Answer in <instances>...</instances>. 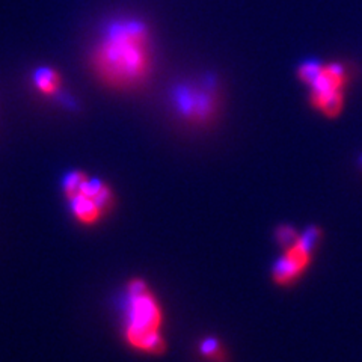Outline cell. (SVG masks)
<instances>
[{"instance_id":"6da1fadb","label":"cell","mask_w":362,"mask_h":362,"mask_svg":"<svg viewBox=\"0 0 362 362\" xmlns=\"http://www.w3.org/2000/svg\"><path fill=\"white\" fill-rule=\"evenodd\" d=\"M95 71L110 86L127 88L141 83L150 71V33L136 18L110 21L94 53Z\"/></svg>"},{"instance_id":"7a4b0ae2","label":"cell","mask_w":362,"mask_h":362,"mask_svg":"<svg viewBox=\"0 0 362 362\" xmlns=\"http://www.w3.org/2000/svg\"><path fill=\"white\" fill-rule=\"evenodd\" d=\"M122 337L127 346L148 356H160L168 343L165 313L157 294L142 278H132L122 294Z\"/></svg>"},{"instance_id":"3957f363","label":"cell","mask_w":362,"mask_h":362,"mask_svg":"<svg viewBox=\"0 0 362 362\" xmlns=\"http://www.w3.org/2000/svg\"><path fill=\"white\" fill-rule=\"evenodd\" d=\"M299 81L308 88L311 107L325 118H338L346 106L350 70L341 62L305 61L298 68Z\"/></svg>"},{"instance_id":"277c9868","label":"cell","mask_w":362,"mask_h":362,"mask_svg":"<svg viewBox=\"0 0 362 362\" xmlns=\"http://www.w3.org/2000/svg\"><path fill=\"white\" fill-rule=\"evenodd\" d=\"M62 192L71 216L83 226L103 221L113 207V192L103 180L83 171H70L62 178Z\"/></svg>"},{"instance_id":"5b68a950","label":"cell","mask_w":362,"mask_h":362,"mask_svg":"<svg viewBox=\"0 0 362 362\" xmlns=\"http://www.w3.org/2000/svg\"><path fill=\"white\" fill-rule=\"evenodd\" d=\"M322 242V230L308 226L288 246L282 247V254L272 267V281L279 287H290L307 274L313 266L317 246Z\"/></svg>"},{"instance_id":"8992f818","label":"cell","mask_w":362,"mask_h":362,"mask_svg":"<svg viewBox=\"0 0 362 362\" xmlns=\"http://www.w3.org/2000/svg\"><path fill=\"white\" fill-rule=\"evenodd\" d=\"M175 109L189 121L206 122L218 110L216 85L209 81L189 82L174 90Z\"/></svg>"},{"instance_id":"52a82bcc","label":"cell","mask_w":362,"mask_h":362,"mask_svg":"<svg viewBox=\"0 0 362 362\" xmlns=\"http://www.w3.org/2000/svg\"><path fill=\"white\" fill-rule=\"evenodd\" d=\"M198 352L204 359L210 362H225L226 361V350L221 339L216 337H206L201 339L198 346Z\"/></svg>"},{"instance_id":"ba28073f","label":"cell","mask_w":362,"mask_h":362,"mask_svg":"<svg viewBox=\"0 0 362 362\" xmlns=\"http://www.w3.org/2000/svg\"><path fill=\"white\" fill-rule=\"evenodd\" d=\"M33 83L41 90L42 94H53L56 89L59 88L61 78L54 70L49 66L38 68V70L33 73Z\"/></svg>"},{"instance_id":"9c48e42d","label":"cell","mask_w":362,"mask_h":362,"mask_svg":"<svg viewBox=\"0 0 362 362\" xmlns=\"http://www.w3.org/2000/svg\"><path fill=\"white\" fill-rule=\"evenodd\" d=\"M299 235H300V231H298L291 225H281V226H278L276 231H275L276 242L281 246V249L288 246L290 243H293Z\"/></svg>"}]
</instances>
